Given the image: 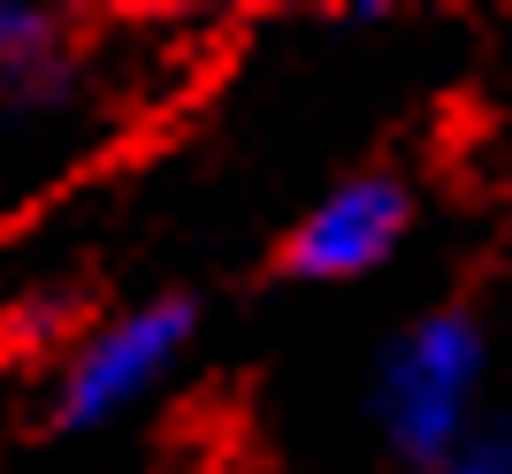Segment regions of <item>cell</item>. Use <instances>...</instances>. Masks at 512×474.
Listing matches in <instances>:
<instances>
[{"label": "cell", "instance_id": "cell-1", "mask_svg": "<svg viewBox=\"0 0 512 474\" xmlns=\"http://www.w3.org/2000/svg\"><path fill=\"white\" fill-rule=\"evenodd\" d=\"M474 390H482V329L467 314H428L383 360V383H375L383 436L406 459H451L467 444Z\"/></svg>", "mask_w": 512, "mask_h": 474}, {"label": "cell", "instance_id": "cell-2", "mask_svg": "<svg viewBox=\"0 0 512 474\" xmlns=\"http://www.w3.org/2000/svg\"><path fill=\"white\" fill-rule=\"evenodd\" d=\"M192 345V306L184 299H146L123 306L77 337V352L62 360V383H54V421L62 429H100L115 413H130Z\"/></svg>", "mask_w": 512, "mask_h": 474}, {"label": "cell", "instance_id": "cell-3", "mask_svg": "<svg viewBox=\"0 0 512 474\" xmlns=\"http://www.w3.org/2000/svg\"><path fill=\"white\" fill-rule=\"evenodd\" d=\"M406 222H413V199L398 176H344L337 192L291 230V276H314V283L367 276L375 260L398 253Z\"/></svg>", "mask_w": 512, "mask_h": 474}, {"label": "cell", "instance_id": "cell-4", "mask_svg": "<svg viewBox=\"0 0 512 474\" xmlns=\"http://www.w3.org/2000/svg\"><path fill=\"white\" fill-rule=\"evenodd\" d=\"M0 54H8V92L16 100H54L69 85V46L54 31V16H23L8 8L0 16Z\"/></svg>", "mask_w": 512, "mask_h": 474}, {"label": "cell", "instance_id": "cell-5", "mask_svg": "<svg viewBox=\"0 0 512 474\" xmlns=\"http://www.w3.org/2000/svg\"><path fill=\"white\" fill-rule=\"evenodd\" d=\"M444 474H512V429H497V436H467V444L444 459Z\"/></svg>", "mask_w": 512, "mask_h": 474}]
</instances>
